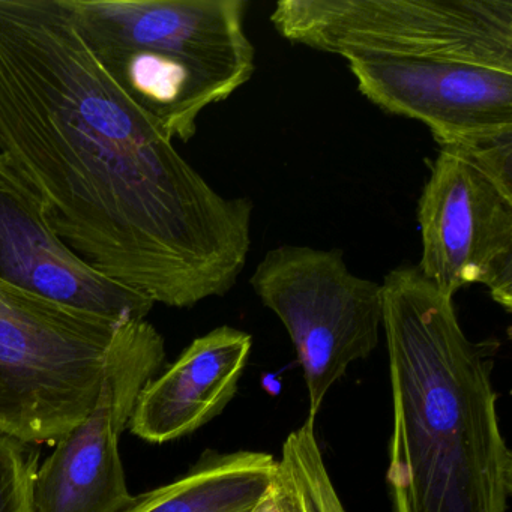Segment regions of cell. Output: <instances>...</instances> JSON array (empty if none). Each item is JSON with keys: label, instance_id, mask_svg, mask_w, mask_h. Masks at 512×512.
Listing matches in <instances>:
<instances>
[{"label": "cell", "instance_id": "cell-1", "mask_svg": "<svg viewBox=\"0 0 512 512\" xmlns=\"http://www.w3.org/2000/svg\"><path fill=\"white\" fill-rule=\"evenodd\" d=\"M0 154L62 241L152 304L233 289L254 205L227 199L104 73L64 0H0Z\"/></svg>", "mask_w": 512, "mask_h": 512}, {"label": "cell", "instance_id": "cell-2", "mask_svg": "<svg viewBox=\"0 0 512 512\" xmlns=\"http://www.w3.org/2000/svg\"><path fill=\"white\" fill-rule=\"evenodd\" d=\"M392 424V512H508L512 452L493 385L496 341L470 340L454 298L416 265L382 283Z\"/></svg>", "mask_w": 512, "mask_h": 512}, {"label": "cell", "instance_id": "cell-3", "mask_svg": "<svg viewBox=\"0 0 512 512\" xmlns=\"http://www.w3.org/2000/svg\"><path fill=\"white\" fill-rule=\"evenodd\" d=\"M83 43L172 142L256 71L247 0H64Z\"/></svg>", "mask_w": 512, "mask_h": 512}, {"label": "cell", "instance_id": "cell-4", "mask_svg": "<svg viewBox=\"0 0 512 512\" xmlns=\"http://www.w3.org/2000/svg\"><path fill=\"white\" fill-rule=\"evenodd\" d=\"M154 329L0 280V431L55 445L94 409L106 374Z\"/></svg>", "mask_w": 512, "mask_h": 512}, {"label": "cell", "instance_id": "cell-5", "mask_svg": "<svg viewBox=\"0 0 512 512\" xmlns=\"http://www.w3.org/2000/svg\"><path fill=\"white\" fill-rule=\"evenodd\" d=\"M275 31L317 52L512 71L511 0H281Z\"/></svg>", "mask_w": 512, "mask_h": 512}, {"label": "cell", "instance_id": "cell-6", "mask_svg": "<svg viewBox=\"0 0 512 512\" xmlns=\"http://www.w3.org/2000/svg\"><path fill=\"white\" fill-rule=\"evenodd\" d=\"M250 284L289 332L316 421L332 386L379 344L382 284L352 274L341 250L302 245L269 250Z\"/></svg>", "mask_w": 512, "mask_h": 512}, {"label": "cell", "instance_id": "cell-7", "mask_svg": "<svg viewBox=\"0 0 512 512\" xmlns=\"http://www.w3.org/2000/svg\"><path fill=\"white\" fill-rule=\"evenodd\" d=\"M421 274L443 295L482 284L512 311V187L475 152L440 146L418 202Z\"/></svg>", "mask_w": 512, "mask_h": 512}, {"label": "cell", "instance_id": "cell-8", "mask_svg": "<svg viewBox=\"0 0 512 512\" xmlns=\"http://www.w3.org/2000/svg\"><path fill=\"white\" fill-rule=\"evenodd\" d=\"M346 61L371 104L421 122L440 146L472 149L512 139V71L445 59Z\"/></svg>", "mask_w": 512, "mask_h": 512}, {"label": "cell", "instance_id": "cell-9", "mask_svg": "<svg viewBox=\"0 0 512 512\" xmlns=\"http://www.w3.org/2000/svg\"><path fill=\"white\" fill-rule=\"evenodd\" d=\"M166 359L155 329L104 377L94 409L55 443L38 467L35 512H124L134 502L127 487L119 440L142 389Z\"/></svg>", "mask_w": 512, "mask_h": 512}, {"label": "cell", "instance_id": "cell-10", "mask_svg": "<svg viewBox=\"0 0 512 512\" xmlns=\"http://www.w3.org/2000/svg\"><path fill=\"white\" fill-rule=\"evenodd\" d=\"M0 280L41 298L115 319H146L155 304L80 259L56 233L43 200L0 154Z\"/></svg>", "mask_w": 512, "mask_h": 512}, {"label": "cell", "instance_id": "cell-11", "mask_svg": "<svg viewBox=\"0 0 512 512\" xmlns=\"http://www.w3.org/2000/svg\"><path fill=\"white\" fill-rule=\"evenodd\" d=\"M251 347V335L230 326L196 338L142 389L128 424L131 433L163 445L205 427L238 392Z\"/></svg>", "mask_w": 512, "mask_h": 512}, {"label": "cell", "instance_id": "cell-12", "mask_svg": "<svg viewBox=\"0 0 512 512\" xmlns=\"http://www.w3.org/2000/svg\"><path fill=\"white\" fill-rule=\"evenodd\" d=\"M278 461L260 451H206L181 478L134 496L124 512H253Z\"/></svg>", "mask_w": 512, "mask_h": 512}, {"label": "cell", "instance_id": "cell-13", "mask_svg": "<svg viewBox=\"0 0 512 512\" xmlns=\"http://www.w3.org/2000/svg\"><path fill=\"white\" fill-rule=\"evenodd\" d=\"M286 472L301 512H347L329 475L322 449L304 445L284 455Z\"/></svg>", "mask_w": 512, "mask_h": 512}, {"label": "cell", "instance_id": "cell-14", "mask_svg": "<svg viewBox=\"0 0 512 512\" xmlns=\"http://www.w3.org/2000/svg\"><path fill=\"white\" fill-rule=\"evenodd\" d=\"M38 460L37 445L0 431V512H35Z\"/></svg>", "mask_w": 512, "mask_h": 512}, {"label": "cell", "instance_id": "cell-15", "mask_svg": "<svg viewBox=\"0 0 512 512\" xmlns=\"http://www.w3.org/2000/svg\"><path fill=\"white\" fill-rule=\"evenodd\" d=\"M253 512H301L289 478L278 464L268 491L263 494Z\"/></svg>", "mask_w": 512, "mask_h": 512}]
</instances>
